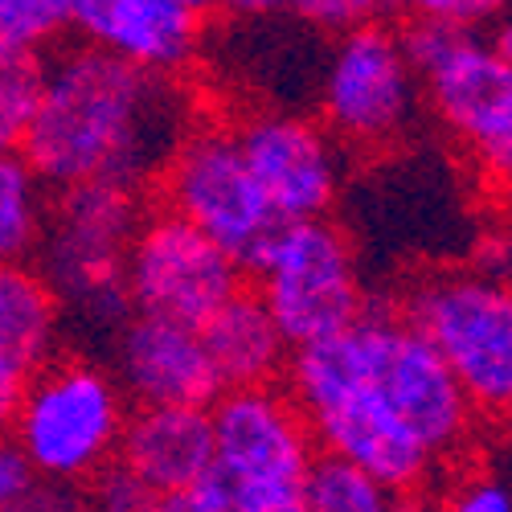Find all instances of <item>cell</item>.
Wrapping results in <instances>:
<instances>
[{"instance_id":"1","label":"cell","mask_w":512,"mask_h":512,"mask_svg":"<svg viewBox=\"0 0 512 512\" xmlns=\"http://www.w3.org/2000/svg\"><path fill=\"white\" fill-rule=\"evenodd\" d=\"M193 132V99L177 78L127 66L95 46H62L21 144L50 193L119 185L144 193Z\"/></svg>"},{"instance_id":"2","label":"cell","mask_w":512,"mask_h":512,"mask_svg":"<svg viewBox=\"0 0 512 512\" xmlns=\"http://www.w3.org/2000/svg\"><path fill=\"white\" fill-rule=\"evenodd\" d=\"M127 414L132 402L111 369L87 357H50L29 373L9 435L37 480L82 488L115 463Z\"/></svg>"},{"instance_id":"3","label":"cell","mask_w":512,"mask_h":512,"mask_svg":"<svg viewBox=\"0 0 512 512\" xmlns=\"http://www.w3.org/2000/svg\"><path fill=\"white\" fill-rule=\"evenodd\" d=\"M144 213V193L119 185H78L54 193L33 267L58 295L62 312L78 308L91 324H123L132 316L123 263Z\"/></svg>"},{"instance_id":"4","label":"cell","mask_w":512,"mask_h":512,"mask_svg":"<svg viewBox=\"0 0 512 512\" xmlns=\"http://www.w3.org/2000/svg\"><path fill=\"white\" fill-rule=\"evenodd\" d=\"M402 320L447 361L472 410H512V283L439 271L406 295Z\"/></svg>"},{"instance_id":"5","label":"cell","mask_w":512,"mask_h":512,"mask_svg":"<svg viewBox=\"0 0 512 512\" xmlns=\"http://www.w3.org/2000/svg\"><path fill=\"white\" fill-rule=\"evenodd\" d=\"M156 189L160 209L177 213L213 246H222L242 275H254L267 246L283 230L238 152L234 127L226 123H193V132L164 164Z\"/></svg>"},{"instance_id":"6","label":"cell","mask_w":512,"mask_h":512,"mask_svg":"<svg viewBox=\"0 0 512 512\" xmlns=\"http://www.w3.org/2000/svg\"><path fill=\"white\" fill-rule=\"evenodd\" d=\"M254 279V291L291 349L349 332L369 312L357 254L345 230L328 218L283 226L254 267Z\"/></svg>"},{"instance_id":"7","label":"cell","mask_w":512,"mask_h":512,"mask_svg":"<svg viewBox=\"0 0 512 512\" xmlns=\"http://www.w3.org/2000/svg\"><path fill=\"white\" fill-rule=\"evenodd\" d=\"M422 82L410 70L398 29L386 21H369L349 33L328 54L320 82V127L357 152H381L398 144L418 111Z\"/></svg>"},{"instance_id":"8","label":"cell","mask_w":512,"mask_h":512,"mask_svg":"<svg viewBox=\"0 0 512 512\" xmlns=\"http://www.w3.org/2000/svg\"><path fill=\"white\" fill-rule=\"evenodd\" d=\"M242 267L177 213L152 205L127 246L123 291L132 316L205 328L246 287Z\"/></svg>"},{"instance_id":"9","label":"cell","mask_w":512,"mask_h":512,"mask_svg":"<svg viewBox=\"0 0 512 512\" xmlns=\"http://www.w3.org/2000/svg\"><path fill=\"white\" fill-rule=\"evenodd\" d=\"M369 381L377 394L390 402V410L418 435V443L435 459L455 451L472 431V402L459 390L447 361L426 345V340L390 312L369 308Z\"/></svg>"},{"instance_id":"10","label":"cell","mask_w":512,"mask_h":512,"mask_svg":"<svg viewBox=\"0 0 512 512\" xmlns=\"http://www.w3.org/2000/svg\"><path fill=\"white\" fill-rule=\"evenodd\" d=\"M422 91L439 123L472 152L484 181L512 193V70L488 41L459 37L447 58L422 74Z\"/></svg>"},{"instance_id":"11","label":"cell","mask_w":512,"mask_h":512,"mask_svg":"<svg viewBox=\"0 0 512 512\" xmlns=\"http://www.w3.org/2000/svg\"><path fill=\"white\" fill-rule=\"evenodd\" d=\"M238 152L283 226L328 218L340 189V144L308 115L254 111L238 127Z\"/></svg>"},{"instance_id":"12","label":"cell","mask_w":512,"mask_h":512,"mask_svg":"<svg viewBox=\"0 0 512 512\" xmlns=\"http://www.w3.org/2000/svg\"><path fill=\"white\" fill-rule=\"evenodd\" d=\"M213 472L230 488L242 484H304L316 459L312 426L279 386L226 390L209 406Z\"/></svg>"},{"instance_id":"13","label":"cell","mask_w":512,"mask_h":512,"mask_svg":"<svg viewBox=\"0 0 512 512\" xmlns=\"http://www.w3.org/2000/svg\"><path fill=\"white\" fill-rule=\"evenodd\" d=\"M70 29L82 46L177 78L201 50L209 13L193 0H70Z\"/></svg>"},{"instance_id":"14","label":"cell","mask_w":512,"mask_h":512,"mask_svg":"<svg viewBox=\"0 0 512 512\" xmlns=\"http://www.w3.org/2000/svg\"><path fill=\"white\" fill-rule=\"evenodd\" d=\"M111 377L132 406L209 410L226 394L201 332L156 316H127L119 324Z\"/></svg>"},{"instance_id":"15","label":"cell","mask_w":512,"mask_h":512,"mask_svg":"<svg viewBox=\"0 0 512 512\" xmlns=\"http://www.w3.org/2000/svg\"><path fill=\"white\" fill-rule=\"evenodd\" d=\"M308 426L320 455L361 467L365 476H373L394 496L414 492L435 463V455L390 410V402L377 394L373 381H361V386L345 390L316 414H308Z\"/></svg>"},{"instance_id":"16","label":"cell","mask_w":512,"mask_h":512,"mask_svg":"<svg viewBox=\"0 0 512 512\" xmlns=\"http://www.w3.org/2000/svg\"><path fill=\"white\" fill-rule=\"evenodd\" d=\"M136 480L156 496L181 492L213 476V422L209 410L185 406H132L119 439V455Z\"/></svg>"},{"instance_id":"17","label":"cell","mask_w":512,"mask_h":512,"mask_svg":"<svg viewBox=\"0 0 512 512\" xmlns=\"http://www.w3.org/2000/svg\"><path fill=\"white\" fill-rule=\"evenodd\" d=\"M205 353L218 369L226 390H259L275 386L287 373L291 345L283 340L279 324L271 320L259 291L242 287L234 300L201 328Z\"/></svg>"},{"instance_id":"18","label":"cell","mask_w":512,"mask_h":512,"mask_svg":"<svg viewBox=\"0 0 512 512\" xmlns=\"http://www.w3.org/2000/svg\"><path fill=\"white\" fill-rule=\"evenodd\" d=\"M62 304L33 263H0V353L29 373L58 357Z\"/></svg>"},{"instance_id":"19","label":"cell","mask_w":512,"mask_h":512,"mask_svg":"<svg viewBox=\"0 0 512 512\" xmlns=\"http://www.w3.org/2000/svg\"><path fill=\"white\" fill-rule=\"evenodd\" d=\"M50 189L17 156H0V263H33L50 222Z\"/></svg>"},{"instance_id":"20","label":"cell","mask_w":512,"mask_h":512,"mask_svg":"<svg viewBox=\"0 0 512 512\" xmlns=\"http://www.w3.org/2000/svg\"><path fill=\"white\" fill-rule=\"evenodd\" d=\"M304 504L308 512H398V496L381 488L361 467L320 455L304 476Z\"/></svg>"},{"instance_id":"21","label":"cell","mask_w":512,"mask_h":512,"mask_svg":"<svg viewBox=\"0 0 512 512\" xmlns=\"http://www.w3.org/2000/svg\"><path fill=\"white\" fill-rule=\"evenodd\" d=\"M41 82H46V58L0 46V156L21 152L41 99Z\"/></svg>"},{"instance_id":"22","label":"cell","mask_w":512,"mask_h":512,"mask_svg":"<svg viewBox=\"0 0 512 512\" xmlns=\"http://www.w3.org/2000/svg\"><path fill=\"white\" fill-rule=\"evenodd\" d=\"M70 29V0H0V46L50 58Z\"/></svg>"},{"instance_id":"23","label":"cell","mask_w":512,"mask_h":512,"mask_svg":"<svg viewBox=\"0 0 512 512\" xmlns=\"http://www.w3.org/2000/svg\"><path fill=\"white\" fill-rule=\"evenodd\" d=\"M82 500H87V512H156V492L123 463L103 467L91 484H82Z\"/></svg>"},{"instance_id":"24","label":"cell","mask_w":512,"mask_h":512,"mask_svg":"<svg viewBox=\"0 0 512 512\" xmlns=\"http://www.w3.org/2000/svg\"><path fill=\"white\" fill-rule=\"evenodd\" d=\"M410 13L435 21L451 33L476 37V25L488 21V17H500V5H492V0H422V5H414Z\"/></svg>"},{"instance_id":"25","label":"cell","mask_w":512,"mask_h":512,"mask_svg":"<svg viewBox=\"0 0 512 512\" xmlns=\"http://www.w3.org/2000/svg\"><path fill=\"white\" fill-rule=\"evenodd\" d=\"M230 512H308L304 484H242V488H230Z\"/></svg>"},{"instance_id":"26","label":"cell","mask_w":512,"mask_h":512,"mask_svg":"<svg viewBox=\"0 0 512 512\" xmlns=\"http://www.w3.org/2000/svg\"><path fill=\"white\" fill-rule=\"evenodd\" d=\"M447 512H512V484L500 476H472L455 488Z\"/></svg>"},{"instance_id":"27","label":"cell","mask_w":512,"mask_h":512,"mask_svg":"<svg viewBox=\"0 0 512 512\" xmlns=\"http://www.w3.org/2000/svg\"><path fill=\"white\" fill-rule=\"evenodd\" d=\"M291 13L304 17L308 25H324V29H340V33L381 17V9L365 5V0H316V5H295Z\"/></svg>"},{"instance_id":"28","label":"cell","mask_w":512,"mask_h":512,"mask_svg":"<svg viewBox=\"0 0 512 512\" xmlns=\"http://www.w3.org/2000/svg\"><path fill=\"white\" fill-rule=\"evenodd\" d=\"M156 512H230V488L218 472H213L193 488L156 496Z\"/></svg>"},{"instance_id":"29","label":"cell","mask_w":512,"mask_h":512,"mask_svg":"<svg viewBox=\"0 0 512 512\" xmlns=\"http://www.w3.org/2000/svg\"><path fill=\"white\" fill-rule=\"evenodd\" d=\"M5 512H87V500H82V488L74 484H50L37 480L25 496H17Z\"/></svg>"},{"instance_id":"30","label":"cell","mask_w":512,"mask_h":512,"mask_svg":"<svg viewBox=\"0 0 512 512\" xmlns=\"http://www.w3.org/2000/svg\"><path fill=\"white\" fill-rule=\"evenodd\" d=\"M37 484L29 459L21 455V447L13 443V435H0V512H5L17 496H25Z\"/></svg>"},{"instance_id":"31","label":"cell","mask_w":512,"mask_h":512,"mask_svg":"<svg viewBox=\"0 0 512 512\" xmlns=\"http://www.w3.org/2000/svg\"><path fill=\"white\" fill-rule=\"evenodd\" d=\"M25 381H29V369L0 353V435L13 431V418H17V406H21V394H25Z\"/></svg>"},{"instance_id":"32","label":"cell","mask_w":512,"mask_h":512,"mask_svg":"<svg viewBox=\"0 0 512 512\" xmlns=\"http://www.w3.org/2000/svg\"><path fill=\"white\" fill-rule=\"evenodd\" d=\"M488 46H492V54L512 70V13H504L496 25H492V37H488Z\"/></svg>"}]
</instances>
